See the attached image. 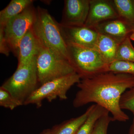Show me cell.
<instances>
[{
    "mask_svg": "<svg viewBox=\"0 0 134 134\" xmlns=\"http://www.w3.org/2000/svg\"><path fill=\"white\" fill-rule=\"evenodd\" d=\"M90 5V0H65L60 24L66 26L84 25Z\"/></svg>",
    "mask_w": 134,
    "mask_h": 134,
    "instance_id": "9c48e42d",
    "label": "cell"
},
{
    "mask_svg": "<svg viewBox=\"0 0 134 134\" xmlns=\"http://www.w3.org/2000/svg\"><path fill=\"white\" fill-rule=\"evenodd\" d=\"M36 58L29 63L18 66L12 75L1 87L24 105L25 101L38 87Z\"/></svg>",
    "mask_w": 134,
    "mask_h": 134,
    "instance_id": "277c9868",
    "label": "cell"
},
{
    "mask_svg": "<svg viewBox=\"0 0 134 134\" xmlns=\"http://www.w3.org/2000/svg\"></svg>",
    "mask_w": 134,
    "mask_h": 134,
    "instance_id": "4316f807",
    "label": "cell"
},
{
    "mask_svg": "<svg viewBox=\"0 0 134 134\" xmlns=\"http://www.w3.org/2000/svg\"><path fill=\"white\" fill-rule=\"evenodd\" d=\"M120 43L108 36L99 34L94 49L110 65L116 61L117 50Z\"/></svg>",
    "mask_w": 134,
    "mask_h": 134,
    "instance_id": "4fadbf2b",
    "label": "cell"
},
{
    "mask_svg": "<svg viewBox=\"0 0 134 134\" xmlns=\"http://www.w3.org/2000/svg\"><path fill=\"white\" fill-rule=\"evenodd\" d=\"M112 1L119 18L134 25V0H113Z\"/></svg>",
    "mask_w": 134,
    "mask_h": 134,
    "instance_id": "e0dca14e",
    "label": "cell"
},
{
    "mask_svg": "<svg viewBox=\"0 0 134 134\" xmlns=\"http://www.w3.org/2000/svg\"><path fill=\"white\" fill-rule=\"evenodd\" d=\"M116 61L134 63V47L130 37L120 43L117 50Z\"/></svg>",
    "mask_w": 134,
    "mask_h": 134,
    "instance_id": "ac0fdd59",
    "label": "cell"
},
{
    "mask_svg": "<svg viewBox=\"0 0 134 134\" xmlns=\"http://www.w3.org/2000/svg\"><path fill=\"white\" fill-rule=\"evenodd\" d=\"M10 51H11L4 36L3 29L0 27V53L8 56Z\"/></svg>",
    "mask_w": 134,
    "mask_h": 134,
    "instance_id": "603a6c76",
    "label": "cell"
},
{
    "mask_svg": "<svg viewBox=\"0 0 134 134\" xmlns=\"http://www.w3.org/2000/svg\"><path fill=\"white\" fill-rule=\"evenodd\" d=\"M111 72L123 73L134 77V63L123 61H115L109 66Z\"/></svg>",
    "mask_w": 134,
    "mask_h": 134,
    "instance_id": "ffe728a7",
    "label": "cell"
},
{
    "mask_svg": "<svg viewBox=\"0 0 134 134\" xmlns=\"http://www.w3.org/2000/svg\"><path fill=\"white\" fill-rule=\"evenodd\" d=\"M69 62L81 79L110 71L109 65L94 48L67 44Z\"/></svg>",
    "mask_w": 134,
    "mask_h": 134,
    "instance_id": "3957f363",
    "label": "cell"
},
{
    "mask_svg": "<svg viewBox=\"0 0 134 134\" xmlns=\"http://www.w3.org/2000/svg\"><path fill=\"white\" fill-rule=\"evenodd\" d=\"M41 46V43L32 27L19 42L18 50V66L25 65L36 58Z\"/></svg>",
    "mask_w": 134,
    "mask_h": 134,
    "instance_id": "7c38bea8",
    "label": "cell"
},
{
    "mask_svg": "<svg viewBox=\"0 0 134 134\" xmlns=\"http://www.w3.org/2000/svg\"><path fill=\"white\" fill-rule=\"evenodd\" d=\"M129 134H134V119H133V122L130 129Z\"/></svg>",
    "mask_w": 134,
    "mask_h": 134,
    "instance_id": "cb8c5ba5",
    "label": "cell"
},
{
    "mask_svg": "<svg viewBox=\"0 0 134 134\" xmlns=\"http://www.w3.org/2000/svg\"><path fill=\"white\" fill-rule=\"evenodd\" d=\"M73 101L75 108L94 103L110 113L113 121L126 122L129 117L120 108V100L127 90L134 87V77L108 71L91 78L81 79Z\"/></svg>",
    "mask_w": 134,
    "mask_h": 134,
    "instance_id": "6da1fadb",
    "label": "cell"
},
{
    "mask_svg": "<svg viewBox=\"0 0 134 134\" xmlns=\"http://www.w3.org/2000/svg\"><path fill=\"white\" fill-rule=\"evenodd\" d=\"M130 39H131V40L134 41V33L130 35Z\"/></svg>",
    "mask_w": 134,
    "mask_h": 134,
    "instance_id": "484cf974",
    "label": "cell"
},
{
    "mask_svg": "<svg viewBox=\"0 0 134 134\" xmlns=\"http://www.w3.org/2000/svg\"><path fill=\"white\" fill-rule=\"evenodd\" d=\"M108 113L109 112L105 108L95 104L94 108L76 134H91L98 120Z\"/></svg>",
    "mask_w": 134,
    "mask_h": 134,
    "instance_id": "2e32d148",
    "label": "cell"
},
{
    "mask_svg": "<svg viewBox=\"0 0 134 134\" xmlns=\"http://www.w3.org/2000/svg\"><path fill=\"white\" fill-rule=\"evenodd\" d=\"M50 132H51L50 130H46L43 131V133L41 134H50Z\"/></svg>",
    "mask_w": 134,
    "mask_h": 134,
    "instance_id": "d4e9b609",
    "label": "cell"
},
{
    "mask_svg": "<svg viewBox=\"0 0 134 134\" xmlns=\"http://www.w3.org/2000/svg\"><path fill=\"white\" fill-rule=\"evenodd\" d=\"M32 28L41 44L69 62L68 47L62 34L59 23L47 10L40 7L37 8Z\"/></svg>",
    "mask_w": 134,
    "mask_h": 134,
    "instance_id": "7a4b0ae2",
    "label": "cell"
},
{
    "mask_svg": "<svg viewBox=\"0 0 134 134\" xmlns=\"http://www.w3.org/2000/svg\"><path fill=\"white\" fill-rule=\"evenodd\" d=\"M33 0H12L0 12V27H4L10 19L32 5Z\"/></svg>",
    "mask_w": 134,
    "mask_h": 134,
    "instance_id": "9a60e30c",
    "label": "cell"
},
{
    "mask_svg": "<svg viewBox=\"0 0 134 134\" xmlns=\"http://www.w3.org/2000/svg\"><path fill=\"white\" fill-rule=\"evenodd\" d=\"M59 25L62 34L67 44L94 48L99 33L94 29L85 25L66 26Z\"/></svg>",
    "mask_w": 134,
    "mask_h": 134,
    "instance_id": "ba28073f",
    "label": "cell"
},
{
    "mask_svg": "<svg viewBox=\"0 0 134 134\" xmlns=\"http://www.w3.org/2000/svg\"><path fill=\"white\" fill-rule=\"evenodd\" d=\"M36 59L39 83L40 85L76 73L68 60L41 44Z\"/></svg>",
    "mask_w": 134,
    "mask_h": 134,
    "instance_id": "5b68a950",
    "label": "cell"
},
{
    "mask_svg": "<svg viewBox=\"0 0 134 134\" xmlns=\"http://www.w3.org/2000/svg\"><path fill=\"white\" fill-rule=\"evenodd\" d=\"M113 121L109 113L100 117L97 121L91 134H107V130L110 122Z\"/></svg>",
    "mask_w": 134,
    "mask_h": 134,
    "instance_id": "7402d4cb",
    "label": "cell"
},
{
    "mask_svg": "<svg viewBox=\"0 0 134 134\" xmlns=\"http://www.w3.org/2000/svg\"><path fill=\"white\" fill-rule=\"evenodd\" d=\"M99 34L121 43L134 32V25L120 18L103 22L93 28Z\"/></svg>",
    "mask_w": 134,
    "mask_h": 134,
    "instance_id": "8fae6325",
    "label": "cell"
},
{
    "mask_svg": "<svg viewBox=\"0 0 134 134\" xmlns=\"http://www.w3.org/2000/svg\"><path fill=\"white\" fill-rule=\"evenodd\" d=\"M36 9L32 5L21 14L10 19L3 29L5 38L10 51L18 55L19 42L32 27L36 18Z\"/></svg>",
    "mask_w": 134,
    "mask_h": 134,
    "instance_id": "52a82bcc",
    "label": "cell"
},
{
    "mask_svg": "<svg viewBox=\"0 0 134 134\" xmlns=\"http://www.w3.org/2000/svg\"><path fill=\"white\" fill-rule=\"evenodd\" d=\"M95 106V104L92 105L82 115L70 119L53 128L51 130L50 134H76Z\"/></svg>",
    "mask_w": 134,
    "mask_h": 134,
    "instance_id": "5bb4252c",
    "label": "cell"
},
{
    "mask_svg": "<svg viewBox=\"0 0 134 134\" xmlns=\"http://www.w3.org/2000/svg\"><path fill=\"white\" fill-rule=\"evenodd\" d=\"M118 18L111 1L90 0L88 14L85 25L93 29L103 22Z\"/></svg>",
    "mask_w": 134,
    "mask_h": 134,
    "instance_id": "30bf717a",
    "label": "cell"
},
{
    "mask_svg": "<svg viewBox=\"0 0 134 134\" xmlns=\"http://www.w3.org/2000/svg\"><path fill=\"white\" fill-rule=\"evenodd\" d=\"M23 105L22 103L15 98L7 91L0 88V106L5 108L13 110Z\"/></svg>",
    "mask_w": 134,
    "mask_h": 134,
    "instance_id": "d6986e66",
    "label": "cell"
},
{
    "mask_svg": "<svg viewBox=\"0 0 134 134\" xmlns=\"http://www.w3.org/2000/svg\"><path fill=\"white\" fill-rule=\"evenodd\" d=\"M81 78L76 73L50 81L40 85L25 101L24 105L34 104L41 107L42 101L47 99L51 102L57 98L60 100L68 99L67 93L73 85L77 84Z\"/></svg>",
    "mask_w": 134,
    "mask_h": 134,
    "instance_id": "8992f818",
    "label": "cell"
},
{
    "mask_svg": "<svg viewBox=\"0 0 134 134\" xmlns=\"http://www.w3.org/2000/svg\"><path fill=\"white\" fill-rule=\"evenodd\" d=\"M120 105L122 110H128L131 111L134 119V87L127 90L122 94Z\"/></svg>",
    "mask_w": 134,
    "mask_h": 134,
    "instance_id": "44dd1931",
    "label": "cell"
}]
</instances>
